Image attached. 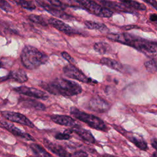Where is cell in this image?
<instances>
[{
  "label": "cell",
  "mask_w": 157,
  "mask_h": 157,
  "mask_svg": "<svg viewBox=\"0 0 157 157\" xmlns=\"http://www.w3.org/2000/svg\"><path fill=\"white\" fill-rule=\"evenodd\" d=\"M71 132H75L79 137H80L83 140L91 143L94 144L96 140L94 136L92 135L91 132L86 129H84L80 127L78 124H77L73 127H71V129H69Z\"/></svg>",
  "instance_id": "15"
},
{
  "label": "cell",
  "mask_w": 157,
  "mask_h": 157,
  "mask_svg": "<svg viewBox=\"0 0 157 157\" xmlns=\"http://www.w3.org/2000/svg\"><path fill=\"white\" fill-rule=\"evenodd\" d=\"M113 127L121 134H122L124 137H126L131 142L135 145L138 148L141 150H147L148 148L147 143L146 141L139 136H136L134 134L132 133L131 132L127 131L123 129L121 127H120L117 125H113Z\"/></svg>",
  "instance_id": "8"
},
{
  "label": "cell",
  "mask_w": 157,
  "mask_h": 157,
  "mask_svg": "<svg viewBox=\"0 0 157 157\" xmlns=\"http://www.w3.org/2000/svg\"><path fill=\"white\" fill-rule=\"evenodd\" d=\"M48 23L52 25L54 28H55L59 31L64 33L65 34L72 35L77 33V31L75 29L60 20L55 18H50L48 20Z\"/></svg>",
  "instance_id": "13"
},
{
  "label": "cell",
  "mask_w": 157,
  "mask_h": 157,
  "mask_svg": "<svg viewBox=\"0 0 157 157\" xmlns=\"http://www.w3.org/2000/svg\"><path fill=\"white\" fill-rule=\"evenodd\" d=\"M120 2L124 4L127 7L137 10H145L147 7L144 4L138 1L134 0H119Z\"/></svg>",
  "instance_id": "22"
},
{
  "label": "cell",
  "mask_w": 157,
  "mask_h": 157,
  "mask_svg": "<svg viewBox=\"0 0 157 157\" xmlns=\"http://www.w3.org/2000/svg\"><path fill=\"white\" fill-rule=\"evenodd\" d=\"M84 23L86 28L90 29H96L102 33H107L109 31V28L107 27V26L102 23L87 20L85 21Z\"/></svg>",
  "instance_id": "21"
},
{
  "label": "cell",
  "mask_w": 157,
  "mask_h": 157,
  "mask_svg": "<svg viewBox=\"0 0 157 157\" xmlns=\"http://www.w3.org/2000/svg\"><path fill=\"white\" fill-rule=\"evenodd\" d=\"M29 19L32 22H33L34 23H36V24H38V25H40L42 26H47V23H46V21L44 20L43 17H42L40 15L31 14L29 16Z\"/></svg>",
  "instance_id": "27"
},
{
  "label": "cell",
  "mask_w": 157,
  "mask_h": 157,
  "mask_svg": "<svg viewBox=\"0 0 157 157\" xmlns=\"http://www.w3.org/2000/svg\"><path fill=\"white\" fill-rule=\"evenodd\" d=\"M3 67V64H2V63L0 61V68H1V67Z\"/></svg>",
  "instance_id": "40"
},
{
  "label": "cell",
  "mask_w": 157,
  "mask_h": 157,
  "mask_svg": "<svg viewBox=\"0 0 157 157\" xmlns=\"http://www.w3.org/2000/svg\"><path fill=\"white\" fill-rule=\"evenodd\" d=\"M70 113L76 119L84 122L93 129L101 131H106L107 129L104 122L95 115L80 111L75 107H72L70 109Z\"/></svg>",
  "instance_id": "4"
},
{
  "label": "cell",
  "mask_w": 157,
  "mask_h": 157,
  "mask_svg": "<svg viewBox=\"0 0 157 157\" xmlns=\"http://www.w3.org/2000/svg\"><path fill=\"white\" fill-rule=\"evenodd\" d=\"M14 1L23 8L29 10H33L36 8L32 0H14Z\"/></svg>",
  "instance_id": "25"
},
{
  "label": "cell",
  "mask_w": 157,
  "mask_h": 157,
  "mask_svg": "<svg viewBox=\"0 0 157 157\" xmlns=\"http://www.w3.org/2000/svg\"><path fill=\"white\" fill-rule=\"evenodd\" d=\"M100 63L118 72H122L123 70V66L120 63L109 58H102Z\"/></svg>",
  "instance_id": "20"
},
{
  "label": "cell",
  "mask_w": 157,
  "mask_h": 157,
  "mask_svg": "<svg viewBox=\"0 0 157 157\" xmlns=\"http://www.w3.org/2000/svg\"><path fill=\"white\" fill-rule=\"evenodd\" d=\"M94 50L101 54V55H104L107 53L110 52L111 51V47L110 45L104 42H96L94 44Z\"/></svg>",
  "instance_id": "24"
},
{
  "label": "cell",
  "mask_w": 157,
  "mask_h": 157,
  "mask_svg": "<svg viewBox=\"0 0 157 157\" xmlns=\"http://www.w3.org/2000/svg\"><path fill=\"white\" fill-rule=\"evenodd\" d=\"M35 1L39 4V6H40L45 10H46L47 12H48V13L54 15L56 17H58L63 20H74V17L66 13L63 10V9L53 6L51 4L46 2L44 0H35Z\"/></svg>",
  "instance_id": "7"
},
{
  "label": "cell",
  "mask_w": 157,
  "mask_h": 157,
  "mask_svg": "<svg viewBox=\"0 0 157 157\" xmlns=\"http://www.w3.org/2000/svg\"><path fill=\"white\" fill-rule=\"evenodd\" d=\"M63 72L67 77L83 83L96 82V80H93L91 78L86 77L79 69L72 64L65 66L63 67Z\"/></svg>",
  "instance_id": "6"
},
{
  "label": "cell",
  "mask_w": 157,
  "mask_h": 157,
  "mask_svg": "<svg viewBox=\"0 0 157 157\" xmlns=\"http://www.w3.org/2000/svg\"><path fill=\"white\" fill-rule=\"evenodd\" d=\"M50 118L54 123L63 126L73 127L78 124L73 118L67 115H52L50 116Z\"/></svg>",
  "instance_id": "17"
},
{
  "label": "cell",
  "mask_w": 157,
  "mask_h": 157,
  "mask_svg": "<svg viewBox=\"0 0 157 157\" xmlns=\"http://www.w3.org/2000/svg\"><path fill=\"white\" fill-rule=\"evenodd\" d=\"M13 90L15 92L19 94L28 96L29 97H33L37 99L45 100L48 98V94L45 92L36 88L23 86L16 87L13 88Z\"/></svg>",
  "instance_id": "9"
},
{
  "label": "cell",
  "mask_w": 157,
  "mask_h": 157,
  "mask_svg": "<svg viewBox=\"0 0 157 157\" xmlns=\"http://www.w3.org/2000/svg\"><path fill=\"white\" fill-rule=\"evenodd\" d=\"M149 19L150 21L153 22H157V14L156 13H152L150 15Z\"/></svg>",
  "instance_id": "36"
},
{
  "label": "cell",
  "mask_w": 157,
  "mask_h": 157,
  "mask_svg": "<svg viewBox=\"0 0 157 157\" xmlns=\"http://www.w3.org/2000/svg\"><path fill=\"white\" fill-rule=\"evenodd\" d=\"M0 9L6 12H12L13 9L10 4L6 0H0Z\"/></svg>",
  "instance_id": "29"
},
{
  "label": "cell",
  "mask_w": 157,
  "mask_h": 157,
  "mask_svg": "<svg viewBox=\"0 0 157 157\" xmlns=\"http://www.w3.org/2000/svg\"><path fill=\"white\" fill-rule=\"evenodd\" d=\"M102 157H118V156H115L111 155H108V154H104L102 155Z\"/></svg>",
  "instance_id": "38"
},
{
  "label": "cell",
  "mask_w": 157,
  "mask_h": 157,
  "mask_svg": "<svg viewBox=\"0 0 157 157\" xmlns=\"http://www.w3.org/2000/svg\"><path fill=\"white\" fill-rule=\"evenodd\" d=\"M72 157H88V155L83 151H77L73 153Z\"/></svg>",
  "instance_id": "33"
},
{
  "label": "cell",
  "mask_w": 157,
  "mask_h": 157,
  "mask_svg": "<svg viewBox=\"0 0 157 157\" xmlns=\"http://www.w3.org/2000/svg\"><path fill=\"white\" fill-rule=\"evenodd\" d=\"M23 65L28 69L33 70L45 64L48 59V56L31 45H25L20 55Z\"/></svg>",
  "instance_id": "3"
},
{
  "label": "cell",
  "mask_w": 157,
  "mask_h": 157,
  "mask_svg": "<svg viewBox=\"0 0 157 157\" xmlns=\"http://www.w3.org/2000/svg\"><path fill=\"white\" fill-rule=\"evenodd\" d=\"M41 86L52 94L67 97L77 95L82 92V88L78 83L64 78L55 79Z\"/></svg>",
  "instance_id": "2"
},
{
  "label": "cell",
  "mask_w": 157,
  "mask_h": 157,
  "mask_svg": "<svg viewBox=\"0 0 157 157\" xmlns=\"http://www.w3.org/2000/svg\"><path fill=\"white\" fill-rule=\"evenodd\" d=\"M144 65L146 69L150 73H155L157 71V61L154 58L145 61Z\"/></svg>",
  "instance_id": "26"
},
{
  "label": "cell",
  "mask_w": 157,
  "mask_h": 157,
  "mask_svg": "<svg viewBox=\"0 0 157 157\" xmlns=\"http://www.w3.org/2000/svg\"><path fill=\"white\" fill-rule=\"evenodd\" d=\"M9 79L19 83H24L28 80V77L26 74L23 71L19 69L11 71L7 76L1 78L0 80L5 81Z\"/></svg>",
  "instance_id": "18"
},
{
  "label": "cell",
  "mask_w": 157,
  "mask_h": 157,
  "mask_svg": "<svg viewBox=\"0 0 157 157\" xmlns=\"http://www.w3.org/2000/svg\"><path fill=\"white\" fill-rule=\"evenodd\" d=\"M62 3L64 6H69L71 7L83 9L80 1L78 0H62Z\"/></svg>",
  "instance_id": "28"
},
{
  "label": "cell",
  "mask_w": 157,
  "mask_h": 157,
  "mask_svg": "<svg viewBox=\"0 0 157 157\" xmlns=\"http://www.w3.org/2000/svg\"><path fill=\"white\" fill-rule=\"evenodd\" d=\"M99 2L109 10L118 12H124L129 13H134L135 12L133 9L127 7L126 5L121 2H117L115 1H112L109 0H99Z\"/></svg>",
  "instance_id": "11"
},
{
  "label": "cell",
  "mask_w": 157,
  "mask_h": 157,
  "mask_svg": "<svg viewBox=\"0 0 157 157\" xmlns=\"http://www.w3.org/2000/svg\"><path fill=\"white\" fill-rule=\"evenodd\" d=\"M61 56L63 58H64L66 60H67L70 64H73L75 63V61L74 58L66 52H61Z\"/></svg>",
  "instance_id": "32"
},
{
  "label": "cell",
  "mask_w": 157,
  "mask_h": 157,
  "mask_svg": "<svg viewBox=\"0 0 157 157\" xmlns=\"http://www.w3.org/2000/svg\"><path fill=\"white\" fill-rule=\"evenodd\" d=\"M139 27L137 25H127V26H122L121 28H123L124 30H129L134 28H139Z\"/></svg>",
  "instance_id": "34"
},
{
  "label": "cell",
  "mask_w": 157,
  "mask_h": 157,
  "mask_svg": "<svg viewBox=\"0 0 157 157\" xmlns=\"http://www.w3.org/2000/svg\"><path fill=\"white\" fill-rule=\"evenodd\" d=\"M1 114L6 119L13 121L17 123H20L23 125L27 126L29 128H34V125L32 121H31L24 115L11 111H2Z\"/></svg>",
  "instance_id": "10"
},
{
  "label": "cell",
  "mask_w": 157,
  "mask_h": 157,
  "mask_svg": "<svg viewBox=\"0 0 157 157\" xmlns=\"http://www.w3.org/2000/svg\"><path fill=\"white\" fill-rule=\"evenodd\" d=\"M89 107L93 111L103 113L107 112L110 107V104L99 96H94L89 102Z\"/></svg>",
  "instance_id": "12"
},
{
  "label": "cell",
  "mask_w": 157,
  "mask_h": 157,
  "mask_svg": "<svg viewBox=\"0 0 157 157\" xmlns=\"http://www.w3.org/2000/svg\"><path fill=\"white\" fill-rule=\"evenodd\" d=\"M0 123L1 124L2 126L7 129L13 134L22 137L27 140H34V138L31 135L21 131L20 129H18L12 124H10L5 121H0Z\"/></svg>",
  "instance_id": "16"
},
{
  "label": "cell",
  "mask_w": 157,
  "mask_h": 157,
  "mask_svg": "<svg viewBox=\"0 0 157 157\" xmlns=\"http://www.w3.org/2000/svg\"><path fill=\"white\" fill-rule=\"evenodd\" d=\"M152 157H157V151L154 152L152 155Z\"/></svg>",
  "instance_id": "39"
},
{
  "label": "cell",
  "mask_w": 157,
  "mask_h": 157,
  "mask_svg": "<svg viewBox=\"0 0 157 157\" xmlns=\"http://www.w3.org/2000/svg\"><path fill=\"white\" fill-rule=\"evenodd\" d=\"M107 37L113 42L134 48L150 58H157V42L148 40L128 33H110Z\"/></svg>",
  "instance_id": "1"
},
{
  "label": "cell",
  "mask_w": 157,
  "mask_h": 157,
  "mask_svg": "<svg viewBox=\"0 0 157 157\" xmlns=\"http://www.w3.org/2000/svg\"><path fill=\"white\" fill-rule=\"evenodd\" d=\"M151 146L157 150V139H153L151 141Z\"/></svg>",
  "instance_id": "37"
},
{
  "label": "cell",
  "mask_w": 157,
  "mask_h": 157,
  "mask_svg": "<svg viewBox=\"0 0 157 157\" xmlns=\"http://www.w3.org/2000/svg\"><path fill=\"white\" fill-rule=\"evenodd\" d=\"M44 144L52 152L59 157H72V155L60 145L50 142L46 139H44Z\"/></svg>",
  "instance_id": "14"
},
{
  "label": "cell",
  "mask_w": 157,
  "mask_h": 157,
  "mask_svg": "<svg viewBox=\"0 0 157 157\" xmlns=\"http://www.w3.org/2000/svg\"><path fill=\"white\" fill-rule=\"evenodd\" d=\"M154 8H155V9L157 10V5H156V6H155Z\"/></svg>",
  "instance_id": "41"
},
{
  "label": "cell",
  "mask_w": 157,
  "mask_h": 157,
  "mask_svg": "<svg viewBox=\"0 0 157 157\" xmlns=\"http://www.w3.org/2000/svg\"><path fill=\"white\" fill-rule=\"evenodd\" d=\"M55 138L58 140H68L71 138V136L68 131H65L63 133H58L56 134Z\"/></svg>",
  "instance_id": "30"
},
{
  "label": "cell",
  "mask_w": 157,
  "mask_h": 157,
  "mask_svg": "<svg viewBox=\"0 0 157 157\" xmlns=\"http://www.w3.org/2000/svg\"><path fill=\"white\" fill-rule=\"evenodd\" d=\"M147 4L151 5L152 7H155L157 5V1L156 0H143Z\"/></svg>",
  "instance_id": "35"
},
{
  "label": "cell",
  "mask_w": 157,
  "mask_h": 157,
  "mask_svg": "<svg viewBox=\"0 0 157 157\" xmlns=\"http://www.w3.org/2000/svg\"><path fill=\"white\" fill-rule=\"evenodd\" d=\"M30 148L32 151L36 155L37 157H53L42 147L37 144H31L30 145Z\"/></svg>",
  "instance_id": "23"
},
{
  "label": "cell",
  "mask_w": 157,
  "mask_h": 157,
  "mask_svg": "<svg viewBox=\"0 0 157 157\" xmlns=\"http://www.w3.org/2000/svg\"><path fill=\"white\" fill-rule=\"evenodd\" d=\"M20 101V104L25 107L40 110H44L45 109V105L36 100L31 99H22Z\"/></svg>",
  "instance_id": "19"
},
{
  "label": "cell",
  "mask_w": 157,
  "mask_h": 157,
  "mask_svg": "<svg viewBox=\"0 0 157 157\" xmlns=\"http://www.w3.org/2000/svg\"><path fill=\"white\" fill-rule=\"evenodd\" d=\"M52 6L60 8L61 9H63L64 5L62 3L61 1H60L59 0H47Z\"/></svg>",
  "instance_id": "31"
},
{
  "label": "cell",
  "mask_w": 157,
  "mask_h": 157,
  "mask_svg": "<svg viewBox=\"0 0 157 157\" xmlns=\"http://www.w3.org/2000/svg\"><path fill=\"white\" fill-rule=\"evenodd\" d=\"M84 9L90 13L102 18H110L113 14V11L99 5L93 0H80Z\"/></svg>",
  "instance_id": "5"
}]
</instances>
